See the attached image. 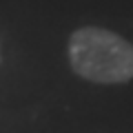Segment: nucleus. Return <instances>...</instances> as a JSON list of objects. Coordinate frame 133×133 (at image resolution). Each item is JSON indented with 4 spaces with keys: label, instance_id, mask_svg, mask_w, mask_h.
Masks as SVG:
<instances>
[{
    "label": "nucleus",
    "instance_id": "obj_1",
    "mask_svg": "<svg viewBox=\"0 0 133 133\" xmlns=\"http://www.w3.org/2000/svg\"><path fill=\"white\" fill-rule=\"evenodd\" d=\"M69 62L80 78L95 84L133 80V44L102 27H82L71 33Z\"/></svg>",
    "mask_w": 133,
    "mask_h": 133
}]
</instances>
